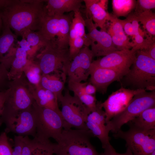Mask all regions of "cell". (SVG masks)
<instances>
[{"label":"cell","instance_id":"obj_30","mask_svg":"<svg viewBox=\"0 0 155 155\" xmlns=\"http://www.w3.org/2000/svg\"><path fill=\"white\" fill-rule=\"evenodd\" d=\"M134 13L137 16L139 22L142 25L144 31L150 36L155 37V13L150 10L138 14Z\"/></svg>","mask_w":155,"mask_h":155},{"label":"cell","instance_id":"obj_24","mask_svg":"<svg viewBox=\"0 0 155 155\" xmlns=\"http://www.w3.org/2000/svg\"><path fill=\"white\" fill-rule=\"evenodd\" d=\"M26 52L20 47L16 48L11 61L10 69L8 71V76L10 81L20 77L28 61Z\"/></svg>","mask_w":155,"mask_h":155},{"label":"cell","instance_id":"obj_23","mask_svg":"<svg viewBox=\"0 0 155 155\" xmlns=\"http://www.w3.org/2000/svg\"><path fill=\"white\" fill-rule=\"evenodd\" d=\"M71 13L60 16L59 30L55 42L58 48L68 49L69 40V29L73 16Z\"/></svg>","mask_w":155,"mask_h":155},{"label":"cell","instance_id":"obj_29","mask_svg":"<svg viewBox=\"0 0 155 155\" xmlns=\"http://www.w3.org/2000/svg\"><path fill=\"white\" fill-rule=\"evenodd\" d=\"M2 29V32L0 36V59L13 46L18 37L7 25L3 24Z\"/></svg>","mask_w":155,"mask_h":155},{"label":"cell","instance_id":"obj_36","mask_svg":"<svg viewBox=\"0 0 155 155\" xmlns=\"http://www.w3.org/2000/svg\"><path fill=\"white\" fill-rule=\"evenodd\" d=\"M155 7V0H137L134 12L136 14L151 10Z\"/></svg>","mask_w":155,"mask_h":155},{"label":"cell","instance_id":"obj_11","mask_svg":"<svg viewBox=\"0 0 155 155\" xmlns=\"http://www.w3.org/2000/svg\"><path fill=\"white\" fill-rule=\"evenodd\" d=\"M85 21L88 31L87 35L90 41L93 57L104 56L118 50L106 31L98 30L91 18H86Z\"/></svg>","mask_w":155,"mask_h":155},{"label":"cell","instance_id":"obj_19","mask_svg":"<svg viewBox=\"0 0 155 155\" xmlns=\"http://www.w3.org/2000/svg\"><path fill=\"white\" fill-rule=\"evenodd\" d=\"M66 75L62 71L42 74L39 84L42 87L54 93L58 101L63 96L66 80Z\"/></svg>","mask_w":155,"mask_h":155},{"label":"cell","instance_id":"obj_28","mask_svg":"<svg viewBox=\"0 0 155 155\" xmlns=\"http://www.w3.org/2000/svg\"><path fill=\"white\" fill-rule=\"evenodd\" d=\"M136 2L134 0H112L113 14L117 18L127 17L135 9Z\"/></svg>","mask_w":155,"mask_h":155},{"label":"cell","instance_id":"obj_8","mask_svg":"<svg viewBox=\"0 0 155 155\" xmlns=\"http://www.w3.org/2000/svg\"><path fill=\"white\" fill-rule=\"evenodd\" d=\"M3 111L16 112L31 107L34 100L30 84L24 73L19 78L11 80Z\"/></svg>","mask_w":155,"mask_h":155},{"label":"cell","instance_id":"obj_16","mask_svg":"<svg viewBox=\"0 0 155 155\" xmlns=\"http://www.w3.org/2000/svg\"><path fill=\"white\" fill-rule=\"evenodd\" d=\"M99 0H84L86 7V18H91L94 23L100 28L106 31V27L111 20L112 14L102 6Z\"/></svg>","mask_w":155,"mask_h":155},{"label":"cell","instance_id":"obj_14","mask_svg":"<svg viewBox=\"0 0 155 155\" xmlns=\"http://www.w3.org/2000/svg\"><path fill=\"white\" fill-rule=\"evenodd\" d=\"M136 51L131 49L117 50L92 61L96 67L128 72L134 60Z\"/></svg>","mask_w":155,"mask_h":155},{"label":"cell","instance_id":"obj_25","mask_svg":"<svg viewBox=\"0 0 155 155\" xmlns=\"http://www.w3.org/2000/svg\"><path fill=\"white\" fill-rule=\"evenodd\" d=\"M127 123L144 130L155 129V106L145 109Z\"/></svg>","mask_w":155,"mask_h":155},{"label":"cell","instance_id":"obj_42","mask_svg":"<svg viewBox=\"0 0 155 155\" xmlns=\"http://www.w3.org/2000/svg\"><path fill=\"white\" fill-rule=\"evenodd\" d=\"M140 50L148 56L155 60V39L152 40L145 49Z\"/></svg>","mask_w":155,"mask_h":155},{"label":"cell","instance_id":"obj_49","mask_svg":"<svg viewBox=\"0 0 155 155\" xmlns=\"http://www.w3.org/2000/svg\"></svg>","mask_w":155,"mask_h":155},{"label":"cell","instance_id":"obj_7","mask_svg":"<svg viewBox=\"0 0 155 155\" xmlns=\"http://www.w3.org/2000/svg\"><path fill=\"white\" fill-rule=\"evenodd\" d=\"M58 101L61 104V113L65 122L63 129L73 127L88 129L85 122L91 112L76 96L71 95L66 90Z\"/></svg>","mask_w":155,"mask_h":155},{"label":"cell","instance_id":"obj_48","mask_svg":"<svg viewBox=\"0 0 155 155\" xmlns=\"http://www.w3.org/2000/svg\"><path fill=\"white\" fill-rule=\"evenodd\" d=\"M150 155H155V150Z\"/></svg>","mask_w":155,"mask_h":155},{"label":"cell","instance_id":"obj_17","mask_svg":"<svg viewBox=\"0 0 155 155\" xmlns=\"http://www.w3.org/2000/svg\"><path fill=\"white\" fill-rule=\"evenodd\" d=\"M108 23L106 31L111 36L113 42L118 50L130 49L133 46L132 42L125 34L119 19L112 14Z\"/></svg>","mask_w":155,"mask_h":155},{"label":"cell","instance_id":"obj_13","mask_svg":"<svg viewBox=\"0 0 155 155\" xmlns=\"http://www.w3.org/2000/svg\"><path fill=\"white\" fill-rule=\"evenodd\" d=\"M93 57L91 49L84 46L69 65L67 73L68 80L79 82L86 81L90 75Z\"/></svg>","mask_w":155,"mask_h":155},{"label":"cell","instance_id":"obj_18","mask_svg":"<svg viewBox=\"0 0 155 155\" xmlns=\"http://www.w3.org/2000/svg\"><path fill=\"white\" fill-rule=\"evenodd\" d=\"M30 90L35 102L39 106L60 111L56 95L40 84L34 86L30 84Z\"/></svg>","mask_w":155,"mask_h":155},{"label":"cell","instance_id":"obj_26","mask_svg":"<svg viewBox=\"0 0 155 155\" xmlns=\"http://www.w3.org/2000/svg\"><path fill=\"white\" fill-rule=\"evenodd\" d=\"M85 19L80 10L73 12L69 29V41L78 37L88 38L85 31Z\"/></svg>","mask_w":155,"mask_h":155},{"label":"cell","instance_id":"obj_35","mask_svg":"<svg viewBox=\"0 0 155 155\" xmlns=\"http://www.w3.org/2000/svg\"><path fill=\"white\" fill-rule=\"evenodd\" d=\"M41 143L34 138L31 139L28 136L24 137L22 155H32L33 151L38 147Z\"/></svg>","mask_w":155,"mask_h":155},{"label":"cell","instance_id":"obj_39","mask_svg":"<svg viewBox=\"0 0 155 155\" xmlns=\"http://www.w3.org/2000/svg\"><path fill=\"white\" fill-rule=\"evenodd\" d=\"M8 76V71L4 65L0 63V91L5 90L3 88L7 87L8 88L10 82Z\"/></svg>","mask_w":155,"mask_h":155},{"label":"cell","instance_id":"obj_41","mask_svg":"<svg viewBox=\"0 0 155 155\" xmlns=\"http://www.w3.org/2000/svg\"><path fill=\"white\" fill-rule=\"evenodd\" d=\"M104 149V152L102 153V155H133L130 150L127 148L126 152L124 153H117L111 144L107 145Z\"/></svg>","mask_w":155,"mask_h":155},{"label":"cell","instance_id":"obj_31","mask_svg":"<svg viewBox=\"0 0 155 155\" xmlns=\"http://www.w3.org/2000/svg\"><path fill=\"white\" fill-rule=\"evenodd\" d=\"M85 123L87 128L94 136L97 137L100 140L103 149L110 144V138L108 136L109 132L107 129L106 125L95 124L88 122H86Z\"/></svg>","mask_w":155,"mask_h":155},{"label":"cell","instance_id":"obj_38","mask_svg":"<svg viewBox=\"0 0 155 155\" xmlns=\"http://www.w3.org/2000/svg\"><path fill=\"white\" fill-rule=\"evenodd\" d=\"M54 144L50 141L42 142L40 146L33 151L32 155H54Z\"/></svg>","mask_w":155,"mask_h":155},{"label":"cell","instance_id":"obj_15","mask_svg":"<svg viewBox=\"0 0 155 155\" xmlns=\"http://www.w3.org/2000/svg\"><path fill=\"white\" fill-rule=\"evenodd\" d=\"M128 72L96 67L91 65L90 82L100 93H106L108 87L115 81L120 82Z\"/></svg>","mask_w":155,"mask_h":155},{"label":"cell","instance_id":"obj_1","mask_svg":"<svg viewBox=\"0 0 155 155\" xmlns=\"http://www.w3.org/2000/svg\"><path fill=\"white\" fill-rule=\"evenodd\" d=\"M45 0H17L1 13L3 24L8 26L17 36L22 37L29 30L39 31L47 13Z\"/></svg>","mask_w":155,"mask_h":155},{"label":"cell","instance_id":"obj_20","mask_svg":"<svg viewBox=\"0 0 155 155\" xmlns=\"http://www.w3.org/2000/svg\"><path fill=\"white\" fill-rule=\"evenodd\" d=\"M47 14L51 16H61L65 12L80 11L83 0H46Z\"/></svg>","mask_w":155,"mask_h":155},{"label":"cell","instance_id":"obj_45","mask_svg":"<svg viewBox=\"0 0 155 155\" xmlns=\"http://www.w3.org/2000/svg\"><path fill=\"white\" fill-rule=\"evenodd\" d=\"M85 90L87 94L92 95L94 94L97 91L95 86L90 83L87 82L85 86Z\"/></svg>","mask_w":155,"mask_h":155},{"label":"cell","instance_id":"obj_5","mask_svg":"<svg viewBox=\"0 0 155 155\" xmlns=\"http://www.w3.org/2000/svg\"><path fill=\"white\" fill-rule=\"evenodd\" d=\"M155 106V90H144L135 95L125 109L106 123L107 129L115 133L127 124L148 108Z\"/></svg>","mask_w":155,"mask_h":155},{"label":"cell","instance_id":"obj_37","mask_svg":"<svg viewBox=\"0 0 155 155\" xmlns=\"http://www.w3.org/2000/svg\"><path fill=\"white\" fill-rule=\"evenodd\" d=\"M12 148L5 132L0 135V155H12Z\"/></svg>","mask_w":155,"mask_h":155},{"label":"cell","instance_id":"obj_3","mask_svg":"<svg viewBox=\"0 0 155 155\" xmlns=\"http://www.w3.org/2000/svg\"><path fill=\"white\" fill-rule=\"evenodd\" d=\"M122 80L123 85L131 89L155 90V60L141 51H137L133 64Z\"/></svg>","mask_w":155,"mask_h":155},{"label":"cell","instance_id":"obj_4","mask_svg":"<svg viewBox=\"0 0 155 155\" xmlns=\"http://www.w3.org/2000/svg\"><path fill=\"white\" fill-rule=\"evenodd\" d=\"M32 108L36 125L34 138L40 142L49 140L51 138L57 142L65 126L61 111L40 107L35 101Z\"/></svg>","mask_w":155,"mask_h":155},{"label":"cell","instance_id":"obj_22","mask_svg":"<svg viewBox=\"0 0 155 155\" xmlns=\"http://www.w3.org/2000/svg\"><path fill=\"white\" fill-rule=\"evenodd\" d=\"M87 82L82 83L68 80L69 89L72 91L76 96L91 112L96 107V99L94 96L87 94L85 91V86Z\"/></svg>","mask_w":155,"mask_h":155},{"label":"cell","instance_id":"obj_10","mask_svg":"<svg viewBox=\"0 0 155 155\" xmlns=\"http://www.w3.org/2000/svg\"><path fill=\"white\" fill-rule=\"evenodd\" d=\"M5 125V132H11L23 137L36 133V125L34 114L31 107L24 110L9 112L3 111L0 119Z\"/></svg>","mask_w":155,"mask_h":155},{"label":"cell","instance_id":"obj_34","mask_svg":"<svg viewBox=\"0 0 155 155\" xmlns=\"http://www.w3.org/2000/svg\"><path fill=\"white\" fill-rule=\"evenodd\" d=\"M84 46L88 47L90 46V41L88 38L78 37L69 41V50L71 60L78 54Z\"/></svg>","mask_w":155,"mask_h":155},{"label":"cell","instance_id":"obj_21","mask_svg":"<svg viewBox=\"0 0 155 155\" xmlns=\"http://www.w3.org/2000/svg\"><path fill=\"white\" fill-rule=\"evenodd\" d=\"M59 17L49 15L47 13L44 16L38 31L46 39L55 42L59 32Z\"/></svg>","mask_w":155,"mask_h":155},{"label":"cell","instance_id":"obj_9","mask_svg":"<svg viewBox=\"0 0 155 155\" xmlns=\"http://www.w3.org/2000/svg\"><path fill=\"white\" fill-rule=\"evenodd\" d=\"M37 63L42 74L62 71L67 75L69 65L71 61L69 48L61 49L53 42L44 47L36 56Z\"/></svg>","mask_w":155,"mask_h":155},{"label":"cell","instance_id":"obj_27","mask_svg":"<svg viewBox=\"0 0 155 155\" xmlns=\"http://www.w3.org/2000/svg\"><path fill=\"white\" fill-rule=\"evenodd\" d=\"M23 73L31 84L34 86L39 84L42 72L37 63L34 61L33 59H28L24 69Z\"/></svg>","mask_w":155,"mask_h":155},{"label":"cell","instance_id":"obj_46","mask_svg":"<svg viewBox=\"0 0 155 155\" xmlns=\"http://www.w3.org/2000/svg\"><path fill=\"white\" fill-rule=\"evenodd\" d=\"M16 0H0V9L6 8L13 3Z\"/></svg>","mask_w":155,"mask_h":155},{"label":"cell","instance_id":"obj_32","mask_svg":"<svg viewBox=\"0 0 155 155\" xmlns=\"http://www.w3.org/2000/svg\"><path fill=\"white\" fill-rule=\"evenodd\" d=\"M119 20L125 34L127 36L133 37L139 33V22L134 12L131 13L125 19H119Z\"/></svg>","mask_w":155,"mask_h":155},{"label":"cell","instance_id":"obj_43","mask_svg":"<svg viewBox=\"0 0 155 155\" xmlns=\"http://www.w3.org/2000/svg\"><path fill=\"white\" fill-rule=\"evenodd\" d=\"M9 91L8 88L6 90L0 91V119L3 112Z\"/></svg>","mask_w":155,"mask_h":155},{"label":"cell","instance_id":"obj_40","mask_svg":"<svg viewBox=\"0 0 155 155\" xmlns=\"http://www.w3.org/2000/svg\"><path fill=\"white\" fill-rule=\"evenodd\" d=\"M24 137L18 135L14 136V145L13 148H12V155H22Z\"/></svg>","mask_w":155,"mask_h":155},{"label":"cell","instance_id":"obj_47","mask_svg":"<svg viewBox=\"0 0 155 155\" xmlns=\"http://www.w3.org/2000/svg\"><path fill=\"white\" fill-rule=\"evenodd\" d=\"M3 27V21L1 16V13L0 11V33Z\"/></svg>","mask_w":155,"mask_h":155},{"label":"cell","instance_id":"obj_12","mask_svg":"<svg viewBox=\"0 0 155 155\" xmlns=\"http://www.w3.org/2000/svg\"><path fill=\"white\" fill-rule=\"evenodd\" d=\"M144 90H133L122 87L113 92L102 103L105 114L106 123L124 111L135 95Z\"/></svg>","mask_w":155,"mask_h":155},{"label":"cell","instance_id":"obj_33","mask_svg":"<svg viewBox=\"0 0 155 155\" xmlns=\"http://www.w3.org/2000/svg\"><path fill=\"white\" fill-rule=\"evenodd\" d=\"M22 37V38H26L31 46H38L40 48L44 47L54 42L46 39L38 31L35 32L29 30L24 32Z\"/></svg>","mask_w":155,"mask_h":155},{"label":"cell","instance_id":"obj_6","mask_svg":"<svg viewBox=\"0 0 155 155\" xmlns=\"http://www.w3.org/2000/svg\"><path fill=\"white\" fill-rule=\"evenodd\" d=\"M128 125V130L120 129L114 133L113 136L124 140L127 148L133 155H150L155 150V129L145 130Z\"/></svg>","mask_w":155,"mask_h":155},{"label":"cell","instance_id":"obj_2","mask_svg":"<svg viewBox=\"0 0 155 155\" xmlns=\"http://www.w3.org/2000/svg\"><path fill=\"white\" fill-rule=\"evenodd\" d=\"M89 130L63 129L57 143H54L55 155H102L91 144L94 137Z\"/></svg>","mask_w":155,"mask_h":155},{"label":"cell","instance_id":"obj_44","mask_svg":"<svg viewBox=\"0 0 155 155\" xmlns=\"http://www.w3.org/2000/svg\"><path fill=\"white\" fill-rule=\"evenodd\" d=\"M18 43L20 47L26 51L27 53L30 50L31 46L26 39L22 38L21 41H18Z\"/></svg>","mask_w":155,"mask_h":155}]
</instances>
